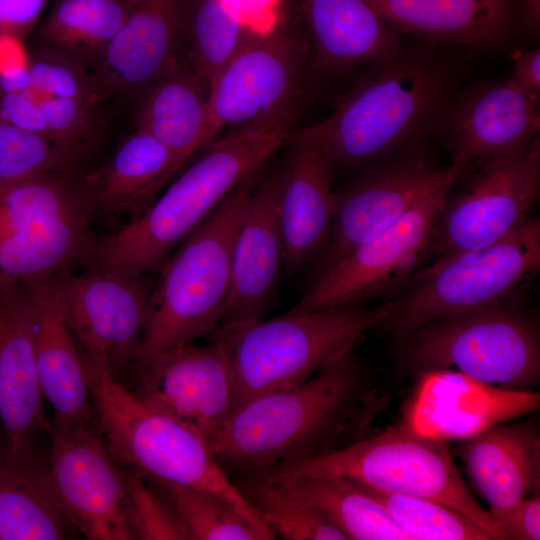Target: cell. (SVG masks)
Instances as JSON below:
<instances>
[{
	"label": "cell",
	"instance_id": "cell-1",
	"mask_svg": "<svg viewBox=\"0 0 540 540\" xmlns=\"http://www.w3.org/2000/svg\"><path fill=\"white\" fill-rule=\"evenodd\" d=\"M473 54L408 38L393 55L355 73L334 111L311 125L328 147L334 174L430 152Z\"/></svg>",
	"mask_w": 540,
	"mask_h": 540
},
{
	"label": "cell",
	"instance_id": "cell-2",
	"mask_svg": "<svg viewBox=\"0 0 540 540\" xmlns=\"http://www.w3.org/2000/svg\"><path fill=\"white\" fill-rule=\"evenodd\" d=\"M388 401L352 348L301 383L240 403L211 447L228 475L313 460L370 435Z\"/></svg>",
	"mask_w": 540,
	"mask_h": 540
},
{
	"label": "cell",
	"instance_id": "cell-3",
	"mask_svg": "<svg viewBox=\"0 0 540 540\" xmlns=\"http://www.w3.org/2000/svg\"><path fill=\"white\" fill-rule=\"evenodd\" d=\"M287 127L226 133L139 216L96 238L86 270L126 275L159 272L179 243L245 177L287 141Z\"/></svg>",
	"mask_w": 540,
	"mask_h": 540
},
{
	"label": "cell",
	"instance_id": "cell-4",
	"mask_svg": "<svg viewBox=\"0 0 540 540\" xmlns=\"http://www.w3.org/2000/svg\"><path fill=\"white\" fill-rule=\"evenodd\" d=\"M261 169L240 181L159 270L131 370L211 335L221 326L230 293L236 236Z\"/></svg>",
	"mask_w": 540,
	"mask_h": 540
},
{
	"label": "cell",
	"instance_id": "cell-5",
	"mask_svg": "<svg viewBox=\"0 0 540 540\" xmlns=\"http://www.w3.org/2000/svg\"><path fill=\"white\" fill-rule=\"evenodd\" d=\"M84 363L97 426L122 465L158 480L213 492L276 538L230 480L202 434L148 405L107 371Z\"/></svg>",
	"mask_w": 540,
	"mask_h": 540
},
{
	"label": "cell",
	"instance_id": "cell-6",
	"mask_svg": "<svg viewBox=\"0 0 540 540\" xmlns=\"http://www.w3.org/2000/svg\"><path fill=\"white\" fill-rule=\"evenodd\" d=\"M540 270V221L492 245L437 257L389 301L379 326L402 340L435 321L516 300Z\"/></svg>",
	"mask_w": 540,
	"mask_h": 540
},
{
	"label": "cell",
	"instance_id": "cell-7",
	"mask_svg": "<svg viewBox=\"0 0 540 540\" xmlns=\"http://www.w3.org/2000/svg\"><path fill=\"white\" fill-rule=\"evenodd\" d=\"M258 473L339 476L377 491L428 498L465 515L492 540H505L499 524L470 492L447 442L421 435L405 422L320 458Z\"/></svg>",
	"mask_w": 540,
	"mask_h": 540
},
{
	"label": "cell",
	"instance_id": "cell-8",
	"mask_svg": "<svg viewBox=\"0 0 540 540\" xmlns=\"http://www.w3.org/2000/svg\"><path fill=\"white\" fill-rule=\"evenodd\" d=\"M81 171L0 186V276L19 280L83 264L96 237Z\"/></svg>",
	"mask_w": 540,
	"mask_h": 540
},
{
	"label": "cell",
	"instance_id": "cell-9",
	"mask_svg": "<svg viewBox=\"0 0 540 540\" xmlns=\"http://www.w3.org/2000/svg\"><path fill=\"white\" fill-rule=\"evenodd\" d=\"M388 314V302L346 305L246 325L230 354L237 406L312 377L379 327Z\"/></svg>",
	"mask_w": 540,
	"mask_h": 540
},
{
	"label": "cell",
	"instance_id": "cell-10",
	"mask_svg": "<svg viewBox=\"0 0 540 540\" xmlns=\"http://www.w3.org/2000/svg\"><path fill=\"white\" fill-rule=\"evenodd\" d=\"M254 29L253 38L209 85L208 144L221 131L290 128L306 65L311 62L293 0L277 12L266 29Z\"/></svg>",
	"mask_w": 540,
	"mask_h": 540
},
{
	"label": "cell",
	"instance_id": "cell-11",
	"mask_svg": "<svg viewBox=\"0 0 540 540\" xmlns=\"http://www.w3.org/2000/svg\"><path fill=\"white\" fill-rule=\"evenodd\" d=\"M400 341L401 361L416 373L455 368L509 390L540 381L539 327L516 300L435 321Z\"/></svg>",
	"mask_w": 540,
	"mask_h": 540
},
{
	"label": "cell",
	"instance_id": "cell-12",
	"mask_svg": "<svg viewBox=\"0 0 540 540\" xmlns=\"http://www.w3.org/2000/svg\"><path fill=\"white\" fill-rule=\"evenodd\" d=\"M46 278L84 361L121 382L131 371L147 320L152 287L146 275L66 268Z\"/></svg>",
	"mask_w": 540,
	"mask_h": 540
},
{
	"label": "cell",
	"instance_id": "cell-13",
	"mask_svg": "<svg viewBox=\"0 0 540 540\" xmlns=\"http://www.w3.org/2000/svg\"><path fill=\"white\" fill-rule=\"evenodd\" d=\"M455 184L429 193L394 226L347 253L311 281L285 314L366 305L399 293L431 255L441 212Z\"/></svg>",
	"mask_w": 540,
	"mask_h": 540
},
{
	"label": "cell",
	"instance_id": "cell-14",
	"mask_svg": "<svg viewBox=\"0 0 540 540\" xmlns=\"http://www.w3.org/2000/svg\"><path fill=\"white\" fill-rule=\"evenodd\" d=\"M462 177L430 152L372 166L356 173L334 194V216L327 245L311 265L309 283L347 253L399 222L420 200Z\"/></svg>",
	"mask_w": 540,
	"mask_h": 540
},
{
	"label": "cell",
	"instance_id": "cell-15",
	"mask_svg": "<svg viewBox=\"0 0 540 540\" xmlns=\"http://www.w3.org/2000/svg\"><path fill=\"white\" fill-rule=\"evenodd\" d=\"M49 471L66 513L89 540H135L127 513L126 467L110 451L96 417L53 420Z\"/></svg>",
	"mask_w": 540,
	"mask_h": 540
},
{
	"label": "cell",
	"instance_id": "cell-16",
	"mask_svg": "<svg viewBox=\"0 0 540 540\" xmlns=\"http://www.w3.org/2000/svg\"><path fill=\"white\" fill-rule=\"evenodd\" d=\"M245 326L221 325L207 344L184 345L133 368L137 388L131 391L211 444L237 406L230 354Z\"/></svg>",
	"mask_w": 540,
	"mask_h": 540
},
{
	"label": "cell",
	"instance_id": "cell-17",
	"mask_svg": "<svg viewBox=\"0 0 540 540\" xmlns=\"http://www.w3.org/2000/svg\"><path fill=\"white\" fill-rule=\"evenodd\" d=\"M540 192V137L526 149L472 172L468 183L445 202L431 254L486 247L530 218Z\"/></svg>",
	"mask_w": 540,
	"mask_h": 540
},
{
	"label": "cell",
	"instance_id": "cell-18",
	"mask_svg": "<svg viewBox=\"0 0 540 540\" xmlns=\"http://www.w3.org/2000/svg\"><path fill=\"white\" fill-rule=\"evenodd\" d=\"M539 131V97L506 79L463 86L446 114L439 140L463 177L526 149Z\"/></svg>",
	"mask_w": 540,
	"mask_h": 540
},
{
	"label": "cell",
	"instance_id": "cell-19",
	"mask_svg": "<svg viewBox=\"0 0 540 540\" xmlns=\"http://www.w3.org/2000/svg\"><path fill=\"white\" fill-rule=\"evenodd\" d=\"M36 360V303L23 280L0 276V424L7 453L38 454L49 431Z\"/></svg>",
	"mask_w": 540,
	"mask_h": 540
},
{
	"label": "cell",
	"instance_id": "cell-20",
	"mask_svg": "<svg viewBox=\"0 0 540 540\" xmlns=\"http://www.w3.org/2000/svg\"><path fill=\"white\" fill-rule=\"evenodd\" d=\"M187 0H134L122 27L93 70L109 99H133L187 64Z\"/></svg>",
	"mask_w": 540,
	"mask_h": 540
},
{
	"label": "cell",
	"instance_id": "cell-21",
	"mask_svg": "<svg viewBox=\"0 0 540 540\" xmlns=\"http://www.w3.org/2000/svg\"><path fill=\"white\" fill-rule=\"evenodd\" d=\"M405 423L417 433L441 441H461L496 424L534 412L540 395L475 380L453 369L418 373Z\"/></svg>",
	"mask_w": 540,
	"mask_h": 540
},
{
	"label": "cell",
	"instance_id": "cell-22",
	"mask_svg": "<svg viewBox=\"0 0 540 540\" xmlns=\"http://www.w3.org/2000/svg\"><path fill=\"white\" fill-rule=\"evenodd\" d=\"M290 151L281 168L280 221L284 242L283 272L293 276L324 251L334 216V176L323 138L305 127L290 133Z\"/></svg>",
	"mask_w": 540,
	"mask_h": 540
},
{
	"label": "cell",
	"instance_id": "cell-23",
	"mask_svg": "<svg viewBox=\"0 0 540 540\" xmlns=\"http://www.w3.org/2000/svg\"><path fill=\"white\" fill-rule=\"evenodd\" d=\"M280 181L281 168L263 178L259 175L254 185L233 248L230 293L221 325L262 320L275 302L284 263Z\"/></svg>",
	"mask_w": 540,
	"mask_h": 540
},
{
	"label": "cell",
	"instance_id": "cell-24",
	"mask_svg": "<svg viewBox=\"0 0 540 540\" xmlns=\"http://www.w3.org/2000/svg\"><path fill=\"white\" fill-rule=\"evenodd\" d=\"M401 36L493 52L522 35L521 0H367Z\"/></svg>",
	"mask_w": 540,
	"mask_h": 540
},
{
	"label": "cell",
	"instance_id": "cell-25",
	"mask_svg": "<svg viewBox=\"0 0 540 540\" xmlns=\"http://www.w3.org/2000/svg\"><path fill=\"white\" fill-rule=\"evenodd\" d=\"M312 65L344 76L393 55L403 42L367 0H293Z\"/></svg>",
	"mask_w": 540,
	"mask_h": 540
},
{
	"label": "cell",
	"instance_id": "cell-26",
	"mask_svg": "<svg viewBox=\"0 0 540 540\" xmlns=\"http://www.w3.org/2000/svg\"><path fill=\"white\" fill-rule=\"evenodd\" d=\"M455 452L498 521L540 491V430L535 418L496 424L459 441Z\"/></svg>",
	"mask_w": 540,
	"mask_h": 540
},
{
	"label": "cell",
	"instance_id": "cell-27",
	"mask_svg": "<svg viewBox=\"0 0 540 540\" xmlns=\"http://www.w3.org/2000/svg\"><path fill=\"white\" fill-rule=\"evenodd\" d=\"M176 172L174 158L157 140L135 129L99 166L83 173L94 216L143 213Z\"/></svg>",
	"mask_w": 540,
	"mask_h": 540
},
{
	"label": "cell",
	"instance_id": "cell-28",
	"mask_svg": "<svg viewBox=\"0 0 540 540\" xmlns=\"http://www.w3.org/2000/svg\"><path fill=\"white\" fill-rule=\"evenodd\" d=\"M46 276L23 280L36 303V360L42 393L54 410V420H93L96 414L86 366L56 309Z\"/></svg>",
	"mask_w": 540,
	"mask_h": 540
},
{
	"label": "cell",
	"instance_id": "cell-29",
	"mask_svg": "<svg viewBox=\"0 0 540 540\" xmlns=\"http://www.w3.org/2000/svg\"><path fill=\"white\" fill-rule=\"evenodd\" d=\"M208 89L187 63L133 98L135 129L147 133L171 153L176 171L208 145Z\"/></svg>",
	"mask_w": 540,
	"mask_h": 540
},
{
	"label": "cell",
	"instance_id": "cell-30",
	"mask_svg": "<svg viewBox=\"0 0 540 540\" xmlns=\"http://www.w3.org/2000/svg\"><path fill=\"white\" fill-rule=\"evenodd\" d=\"M77 529L38 453L13 457L0 448V540L74 539Z\"/></svg>",
	"mask_w": 540,
	"mask_h": 540
},
{
	"label": "cell",
	"instance_id": "cell-31",
	"mask_svg": "<svg viewBox=\"0 0 540 540\" xmlns=\"http://www.w3.org/2000/svg\"><path fill=\"white\" fill-rule=\"evenodd\" d=\"M261 476L302 499L337 527L348 540H414L376 498L346 478Z\"/></svg>",
	"mask_w": 540,
	"mask_h": 540
},
{
	"label": "cell",
	"instance_id": "cell-32",
	"mask_svg": "<svg viewBox=\"0 0 540 540\" xmlns=\"http://www.w3.org/2000/svg\"><path fill=\"white\" fill-rule=\"evenodd\" d=\"M134 0H54L33 30V46L70 57L94 70Z\"/></svg>",
	"mask_w": 540,
	"mask_h": 540
},
{
	"label": "cell",
	"instance_id": "cell-33",
	"mask_svg": "<svg viewBox=\"0 0 540 540\" xmlns=\"http://www.w3.org/2000/svg\"><path fill=\"white\" fill-rule=\"evenodd\" d=\"M0 118L64 145L83 158L99 144L109 125L103 104L10 93H0Z\"/></svg>",
	"mask_w": 540,
	"mask_h": 540
},
{
	"label": "cell",
	"instance_id": "cell-34",
	"mask_svg": "<svg viewBox=\"0 0 540 540\" xmlns=\"http://www.w3.org/2000/svg\"><path fill=\"white\" fill-rule=\"evenodd\" d=\"M255 33L242 17L236 0H187L188 64L208 87Z\"/></svg>",
	"mask_w": 540,
	"mask_h": 540
},
{
	"label": "cell",
	"instance_id": "cell-35",
	"mask_svg": "<svg viewBox=\"0 0 540 540\" xmlns=\"http://www.w3.org/2000/svg\"><path fill=\"white\" fill-rule=\"evenodd\" d=\"M151 478L170 502L189 540L274 539L213 492Z\"/></svg>",
	"mask_w": 540,
	"mask_h": 540
},
{
	"label": "cell",
	"instance_id": "cell-36",
	"mask_svg": "<svg viewBox=\"0 0 540 540\" xmlns=\"http://www.w3.org/2000/svg\"><path fill=\"white\" fill-rule=\"evenodd\" d=\"M237 486L275 536L288 540H348L314 508L274 481L251 473Z\"/></svg>",
	"mask_w": 540,
	"mask_h": 540
},
{
	"label": "cell",
	"instance_id": "cell-37",
	"mask_svg": "<svg viewBox=\"0 0 540 540\" xmlns=\"http://www.w3.org/2000/svg\"><path fill=\"white\" fill-rule=\"evenodd\" d=\"M360 487L376 498L414 540H492L465 515L435 500Z\"/></svg>",
	"mask_w": 540,
	"mask_h": 540
},
{
	"label": "cell",
	"instance_id": "cell-38",
	"mask_svg": "<svg viewBox=\"0 0 540 540\" xmlns=\"http://www.w3.org/2000/svg\"><path fill=\"white\" fill-rule=\"evenodd\" d=\"M83 160L72 149L0 118V186L45 172L80 171Z\"/></svg>",
	"mask_w": 540,
	"mask_h": 540
},
{
	"label": "cell",
	"instance_id": "cell-39",
	"mask_svg": "<svg viewBox=\"0 0 540 540\" xmlns=\"http://www.w3.org/2000/svg\"><path fill=\"white\" fill-rule=\"evenodd\" d=\"M126 467V503L135 540H189L170 502L147 474Z\"/></svg>",
	"mask_w": 540,
	"mask_h": 540
},
{
	"label": "cell",
	"instance_id": "cell-40",
	"mask_svg": "<svg viewBox=\"0 0 540 540\" xmlns=\"http://www.w3.org/2000/svg\"><path fill=\"white\" fill-rule=\"evenodd\" d=\"M27 64L36 88L46 97L90 104L107 101L93 71L68 56L33 46Z\"/></svg>",
	"mask_w": 540,
	"mask_h": 540
},
{
	"label": "cell",
	"instance_id": "cell-41",
	"mask_svg": "<svg viewBox=\"0 0 540 540\" xmlns=\"http://www.w3.org/2000/svg\"><path fill=\"white\" fill-rule=\"evenodd\" d=\"M49 0H0V39L33 32Z\"/></svg>",
	"mask_w": 540,
	"mask_h": 540
},
{
	"label": "cell",
	"instance_id": "cell-42",
	"mask_svg": "<svg viewBox=\"0 0 540 540\" xmlns=\"http://www.w3.org/2000/svg\"><path fill=\"white\" fill-rule=\"evenodd\" d=\"M505 540L540 539V497L528 496L498 521Z\"/></svg>",
	"mask_w": 540,
	"mask_h": 540
},
{
	"label": "cell",
	"instance_id": "cell-43",
	"mask_svg": "<svg viewBox=\"0 0 540 540\" xmlns=\"http://www.w3.org/2000/svg\"><path fill=\"white\" fill-rule=\"evenodd\" d=\"M513 72L509 82L535 97L540 93V50L538 48L515 50Z\"/></svg>",
	"mask_w": 540,
	"mask_h": 540
},
{
	"label": "cell",
	"instance_id": "cell-44",
	"mask_svg": "<svg viewBox=\"0 0 540 540\" xmlns=\"http://www.w3.org/2000/svg\"><path fill=\"white\" fill-rule=\"evenodd\" d=\"M522 33L538 38L540 32V0H521Z\"/></svg>",
	"mask_w": 540,
	"mask_h": 540
}]
</instances>
